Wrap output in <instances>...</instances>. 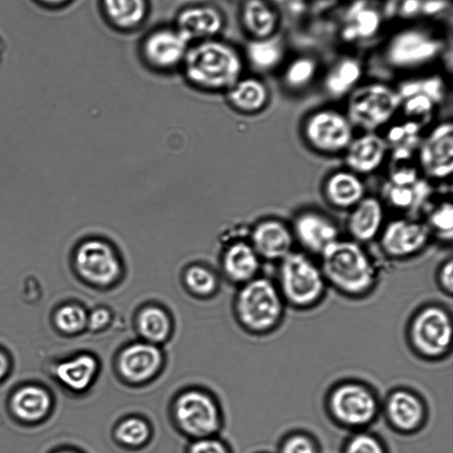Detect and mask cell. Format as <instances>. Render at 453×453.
<instances>
[{
    "mask_svg": "<svg viewBox=\"0 0 453 453\" xmlns=\"http://www.w3.org/2000/svg\"><path fill=\"white\" fill-rule=\"evenodd\" d=\"M343 453H386V450L375 435L357 431L345 443Z\"/></svg>",
    "mask_w": 453,
    "mask_h": 453,
    "instance_id": "ab89813d",
    "label": "cell"
},
{
    "mask_svg": "<svg viewBox=\"0 0 453 453\" xmlns=\"http://www.w3.org/2000/svg\"><path fill=\"white\" fill-rule=\"evenodd\" d=\"M181 67L192 86L227 91L242 77L243 59L231 44L214 38L190 44Z\"/></svg>",
    "mask_w": 453,
    "mask_h": 453,
    "instance_id": "6da1fadb",
    "label": "cell"
},
{
    "mask_svg": "<svg viewBox=\"0 0 453 453\" xmlns=\"http://www.w3.org/2000/svg\"><path fill=\"white\" fill-rule=\"evenodd\" d=\"M245 54L249 64L255 70L267 73L283 63L285 44L278 34L263 39H250Z\"/></svg>",
    "mask_w": 453,
    "mask_h": 453,
    "instance_id": "f1b7e54d",
    "label": "cell"
},
{
    "mask_svg": "<svg viewBox=\"0 0 453 453\" xmlns=\"http://www.w3.org/2000/svg\"><path fill=\"white\" fill-rule=\"evenodd\" d=\"M189 45L175 27H161L144 38L141 51L149 66L169 71L181 66Z\"/></svg>",
    "mask_w": 453,
    "mask_h": 453,
    "instance_id": "5bb4252c",
    "label": "cell"
},
{
    "mask_svg": "<svg viewBox=\"0 0 453 453\" xmlns=\"http://www.w3.org/2000/svg\"><path fill=\"white\" fill-rule=\"evenodd\" d=\"M9 360L6 355L0 350V380L3 379L9 370Z\"/></svg>",
    "mask_w": 453,
    "mask_h": 453,
    "instance_id": "bcb514c9",
    "label": "cell"
},
{
    "mask_svg": "<svg viewBox=\"0 0 453 453\" xmlns=\"http://www.w3.org/2000/svg\"><path fill=\"white\" fill-rule=\"evenodd\" d=\"M279 291L286 304L311 309L323 299L326 282L319 265L301 252H290L280 261Z\"/></svg>",
    "mask_w": 453,
    "mask_h": 453,
    "instance_id": "5b68a950",
    "label": "cell"
},
{
    "mask_svg": "<svg viewBox=\"0 0 453 453\" xmlns=\"http://www.w3.org/2000/svg\"><path fill=\"white\" fill-rule=\"evenodd\" d=\"M444 49V40L425 25H412L393 34L384 43L382 58L395 71H412L435 61Z\"/></svg>",
    "mask_w": 453,
    "mask_h": 453,
    "instance_id": "277c9868",
    "label": "cell"
},
{
    "mask_svg": "<svg viewBox=\"0 0 453 453\" xmlns=\"http://www.w3.org/2000/svg\"><path fill=\"white\" fill-rule=\"evenodd\" d=\"M319 73L318 60L311 55H298L283 65L281 82L293 92L305 89Z\"/></svg>",
    "mask_w": 453,
    "mask_h": 453,
    "instance_id": "d6a6232c",
    "label": "cell"
},
{
    "mask_svg": "<svg viewBox=\"0 0 453 453\" xmlns=\"http://www.w3.org/2000/svg\"><path fill=\"white\" fill-rule=\"evenodd\" d=\"M10 406L13 415L19 420L37 422L50 411L51 398L43 388L29 384L12 394Z\"/></svg>",
    "mask_w": 453,
    "mask_h": 453,
    "instance_id": "4316f807",
    "label": "cell"
},
{
    "mask_svg": "<svg viewBox=\"0 0 453 453\" xmlns=\"http://www.w3.org/2000/svg\"><path fill=\"white\" fill-rule=\"evenodd\" d=\"M326 409L331 418L342 427L361 431L376 419L380 403L366 384L345 380L329 391Z\"/></svg>",
    "mask_w": 453,
    "mask_h": 453,
    "instance_id": "52a82bcc",
    "label": "cell"
},
{
    "mask_svg": "<svg viewBox=\"0 0 453 453\" xmlns=\"http://www.w3.org/2000/svg\"><path fill=\"white\" fill-rule=\"evenodd\" d=\"M136 329L142 341L157 345L169 337L172 322L165 310L149 305L137 314Z\"/></svg>",
    "mask_w": 453,
    "mask_h": 453,
    "instance_id": "1f68e13d",
    "label": "cell"
},
{
    "mask_svg": "<svg viewBox=\"0 0 453 453\" xmlns=\"http://www.w3.org/2000/svg\"><path fill=\"white\" fill-rule=\"evenodd\" d=\"M241 20L250 39H263L277 34L279 15L267 0H245Z\"/></svg>",
    "mask_w": 453,
    "mask_h": 453,
    "instance_id": "484cf974",
    "label": "cell"
},
{
    "mask_svg": "<svg viewBox=\"0 0 453 453\" xmlns=\"http://www.w3.org/2000/svg\"><path fill=\"white\" fill-rule=\"evenodd\" d=\"M230 104L237 111L253 114L261 111L268 104L267 85L257 77H241L227 91Z\"/></svg>",
    "mask_w": 453,
    "mask_h": 453,
    "instance_id": "83f0119b",
    "label": "cell"
},
{
    "mask_svg": "<svg viewBox=\"0 0 453 453\" xmlns=\"http://www.w3.org/2000/svg\"><path fill=\"white\" fill-rule=\"evenodd\" d=\"M73 263L78 275L97 287L115 283L122 273L119 256L110 243L100 239H88L74 250Z\"/></svg>",
    "mask_w": 453,
    "mask_h": 453,
    "instance_id": "30bf717a",
    "label": "cell"
},
{
    "mask_svg": "<svg viewBox=\"0 0 453 453\" xmlns=\"http://www.w3.org/2000/svg\"><path fill=\"white\" fill-rule=\"evenodd\" d=\"M285 304L275 283L265 277H256L242 285L236 296L235 313L248 331L266 334L281 322Z\"/></svg>",
    "mask_w": 453,
    "mask_h": 453,
    "instance_id": "3957f363",
    "label": "cell"
},
{
    "mask_svg": "<svg viewBox=\"0 0 453 453\" xmlns=\"http://www.w3.org/2000/svg\"><path fill=\"white\" fill-rule=\"evenodd\" d=\"M408 342L420 357L439 360L451 349L452 319L439 304H427L418 309L408 326Z\"/></svg>",
    "mask_w": 453,
    "mask_h": 453,
    "instance_id": "ba28073f",
    "label": "cell"
},
{
    "mask_svg": "<svg viewBox=\"0 0 453 453\" xmlns=\"http://www.w3.org/2000/svg\"><path fill=\"white\" fill-rule=\"evenodd\" d=\"M418 163L432 179L443 180L453 172V127L451 122L436 126L418 146Z\"/></svg>",
    "mask_w": 453,
    "mask_h": 453,
    "instance_id": "4fadbf2b",
    "label": "cell"
},
{
    "mask_svg": "<svg viewBox=\"0 0 453 453\" xmlns=\"http://www.w3.org/2000/svg\"><path fill=\"white\" fill-rule=\"evenodd\" d=\"M436 279L442 292L451 296L453 292V260L451 257L446 259L440 265Z\"/></svg>",
    "mask_w": 453,
    "mask_h": 453,
    "instance_id": "ee69618b",
    "label": "cell"
},
{
    "mask_svg": "<svg viewBox=\"0 0 453 453\" xmlns=\"http://www.w3.org/2000/svg\"><path fill=\"white\" fill-rule=\"evenodd\" d=\"M163 355L157 345L142 341L131 343L119 353L117 367L121 377L132 383L147 381L159 371Z\"/></svg>",
    "mask_w": 453,
    "mask_h": 453,
    "instance_id": "e0dca14e",
    "label": "cell"
},
{
    "mask_svg": "<svg viewBox=\"0 0 453 453\" xmlns=\"http://www.w3.org/2000/svg\"><path fill=\"white\" fill-rule=\"evenodd\" d=\"M385 418L389 426L401 434H412L419 430L426 420L423 400L407 388H395L389 392L383 405Z\"/></svg>",
    "mask_w": 453,
    "mask_h": 453,
    "instance_id": "2e32d148",
    "label": "cell"
},
{
    "mask_svg": "<svg viewBox=\"0 0 453 453\" xmlns=\"http://www.w3.org/2000/svg\"><path fill=\"white\" fill-rule=\"evenodd\" d=\"M224 27V18L214 6L190 5L176 16L175 29L189 44L216 38Z\"/></svg>",
    "mask_w": 453,
    "mask_h": 453,
    "instance_id": "ac0fdd59",
    "label": "cell"
},
{
    "mask_svg": "<svg viewBox=\"0 0 453 453\" xmlns=\"http://www.w3.org/2000/svg\"><path fill=\"white\" fill-rule=\"evenodd\" d=\"M88 312L76 303H66L54 313L53 321L57 329L65 334H75L87 326Z\"/></svg>",
    "mask_w": 453,
    "mask_h": 453,
    "instance_id": "836d02e7",
    "label": "cell"
},
{
    "mask_svg": "<svg viewBox=\"0 0 453 453\" xmlns=\"http://www.w3.org/2000/svg\"><path fill=\"white\" fill-rule=\"evenodd\" d=\"M107 20L120 30L140 26L148 13L147 0H101Z\"/></svg>",
    "mask_w": 453,
    "mask_h": 453,
    "instance_id": "f546056e",
    "label": "cell"
},
{
    "mask_svg": "<svg viewBox=\"0 0 453 453\" xmlns=\"http://www.w3.org/2000/svg\"><path fill=\"white\" fill-rule=\"evenodd\" d=\"M322 192L325 200L340 210H350L365 196L359 175L349 169L331 173L323 182Z\"/></svg>",
    "mask_w": 453,
    "mask_h": 453,
    "instance_id": "7402d4cb",
    "label": "cell"
},
{
    "mask_svg": "<svg viewBox=\"0 0 453 453\" xmlns=\"http://www.w3.org/2000/svg\"><path fill=\"white\" fill-rule=\"evenodd\" d=\"M302 134L311 150L330 156L344 153L355 136L347 115L329 108L311 112L303 122Z\"/></svg>",
    "mask_w": 453,
    "mask_h": 453,
    "instance_id": "9c48e42d",
    "label": "cell"
},
{
    "mask_svg": "<svg viewBox=\"0 0 453 453\" xmlns=\"http://www.w3.org/2000/svg\"><path fill=\"white\" fill-rule=\"evenodd\" d=\"M319 265L326 285L349 298L371 293L377 283V271L360 243L338 239L319 255Z\"/></svg>",
    "mask_w": 453,
    "mask_h": 453,
    "instance_id": "7a4b0ae2",
    "label": "cell"
},
{
    "mask_svg": "<svg viewBox=\"0 0 453 453\" xmlns=\"http://www.w3.org/2000/svg\"><path fill=\"white\" fill-rule=\"evenodd\" d=\"M381 23L378 8L365 4L352 7L343 22V37L354 41L368 39L377 34Z\"/></svg>",
    "mask_w": 453,
    "mask_h": 453,
    "instance_id": "4dcf8cb0",
    "label": "cell"
},
{
    "mask_svg": "<svg viewBox=\"0 0 453 453\" xmlns=\"http://www.w3.org/2000/svg\"><path fill=\"white\" fill-rule=\"evenodd\" d=\"M431 236L426 222L410 219H395L383 226L380 236L382 252L391 258H405L423 250Z\"/></svg>",
    "mask_w": 453,
    "mask_h": 453,
    "instance_id": "7c38bea8",
    "label": "cell"
},
{
    "mask_svg": "<svg viewBox=\"0 0 453 453\" xmlns=\"http://www.w3.org/2000/svg\"><path fill=\"white\" fill-rule=\"evenodd\" d=\"M150 434L148 423L138 417H130L119 422L115 429V436L127 446H140L147 441Z\"/></svg>",
    "mask_w": 453,
    "mask_h": 453,
    "instance_id": "d590c367",
    "label": "cell"
},
{
    "mask_svg": "<svg viewBox=\"0 0 453 453\" xmlns=\"http://www.w3.org/2000/svg\"><path fill=\"white\" fill-rule=\"evenodd\" d=\"M396 88L380 82L357 86L349 95L346 115L354 127L375 132L386 126L400 110Z\"/></svg>",
    "mask_w": 453,
    "mask_h": 453,
    "instance_id": "8992f818",
    "label": "cell"
},
{
    "mask_svg": "<svg viewBox=\"0 0 453 453\" xmlns=\"http://www.w3.org/2000/svg\"><path fill=\"white\" fill-rule=\"evenodd\" d=\"M384 209L380 200L365 196L350 209L347 228L353 241L368 242L380 234L383 228Z\"/></svg>",
    "mask_w": 453,
    "mask_h": 453,
    "instance_id": "44dd1931",
    "label": "cell"
},
{
    "mask_svg": "<svg viewBox=\"0 0 453 453\" xmlns=\"http://www.w3.org/2000/svg\"><path fill=\"white\" fill-rule=\"evenodd\" d=\"M183 280L190 293L198 296L211 295L218 285L215 274L210 269L200 265L189 266L184 273Z\"/></svg>",
    "mask_w": 453,
    "mask_h": 453,
    "instance_id": "e575fe53",
    "label": "cell"
},
{
    "mask_svg": "<svg viewBox=\"0 0 453 453\" xmlns=\"http://www.w3.org/2000/svg\"><path fill=\"white\" fill-rule=\"evenodd\" d=\"M362 76L363 65L357 58L340 57L326 69L321 81L322 88L329 97L342 98L359 86Z\"/></svg>",
    "mask_w": 453,
    "mask_h": 453,
    "instance_id": "603a6c76",
    "label": "cell"
},
{
    "mask_svg": "<svg viewBox=\"0 0 453 453\" xmlns=\"http://www.w3.org/2000/svg\"><path fill=\"white\" fill-rule=\"evenodd\" d=\"M417 184L418 181L411 185H395L388 183L385 196L389 203L396 209H411L418 201Z\"/></svg>",
    "mask_w": 453,
    "mask_h": 453,
    "instance_id": "f35d334b",
    "label": "cell"
},
{
    "mask_svg": "<svg viewBox=\"0 0 453 453\" xmlns=\"http://www.w3.org/2000/svg\"><path fill=\"white\" fill-rule=\"evenodd\" d=\"M388 150L384 137L375 132H365L354 136L344 151V160L349 170L357 174H368L379 169Z\"/></svg>",
    "mask_w": 453,
    "mask_h": 453,
    "instance_id": "ffe728a7",
    "label": "cell"
},
{
    "mask_svg": "<svg viewBox=\"0 0 453 453\" xmlns=\"http://www.w3.org/2000/svg\"><path fill=\"white\" fill-rule=\"evenodd\" d=\"M98 371L96 358L88 353H81L58 363L54 367L57 380L73 392L88 389Z\"/></svg>",
    "mask_w": 453,
    "mask_h": 453,
    "instance_id": "d4e9b609",
    "label": "cell"
},
{
    "mask_svg": "<svg viewBox=\"0 0 453 453\" xmlns=\"http://www.w3.org/2000/svg\"><path fill=\"white\" fill-rule=\"evenodd\" d=\"M294 235L285 222L266 219L258 222L250 235V244L260 258L281 260L293 251Z\"/></svg>",
    "mask_w": 453,
    "mask_h": 453,
    "instance_id": "d6986e66",
    "label": "cell"
},
{
    "mask_svg": "<svg viewBox=\"0 0 453 453\" xmlns=\"http://www.w3.org/2000/svg\"><path fill=\"white\" fill-rule=\"evenodd\" d=\"M221 263L226 278L242 285L257 277L260 257L250 242L235 241L225 249Z\"/></svg>",
    "mask_w": 453,
    "mask_h": 453,
    "instance_id": "cb8c5ba5",
    "label": "cell"
},
{
    "mask_svg": "<svg viewBox=\"0 0 453 453\" xmlns=\"http://www.w3.org/2000/svg\"><path fill=\"white\" fill-rule=\"evenodd\" d=\"M56 453H76V452L70 451V450H61V451H58Z\"/></svg>",
    "mask_w": 453,
    "mask_h": 453,
    "instance_id": "7dc6e473",
    "label": "cell"
},
{
    "mask_svg": "<svg viewBox=\"0 0 453 453\" xmlns=\"http://www.w3.org/2000/svg\"><path fill=\"white\" fill-rule=\"evenodd\" d=\"M188 453H228L225 445L217 439L203 437L196 439L190 446Z\"/></svg>",
    "mask_w": 453,
    "mask_h": 453,
    "instance_id": "7bdbcfd3",
    "label": "cell"
},
{
    "mask_svg": "<svg viewBox=\"0 0 453 453\" xmlns=\"http://www.w3.org/2000/svg\"><path fill=\"white\" fill-rule=\"evenodd\" d=\"M39 6L49 9H62L70 4L73 0H33Z\"/></svg>",
    "mask_w": 453,
    "mask_h": 453,
    "instance_id": "f6af8a7d",
    "label": "cell"
},
{
    "mask_svg": "<svg viewBox=\"0 0 453 453\" xmlns=\"http://www.w3.org/2000/svg\"><path fill=\"white\" fill-rule=\"evenodd\" d=\"M280 453H319L316 441L307 434L296 432L281 442Z\"/></svg>",
    "mask_w": 453,
    "mask_h": 453,
    "instance_id": "60d3db41",
    "label": "cell"
},
{
    "mask_svg": "<svg viewBox=\"0 0 453 453\" xmlns=\"http://www.w3.org/2000/svg\"><path fill=\"white\" fill-rule=\"evenodd\" d=\"M421 125L407 120L402 125L393 127L385 138L388 146L392 145L395 149L412 150V148L419 145V133Z\"/></svg>",
    "mask_w": 453,
    "mask_h": 453,
    "instance_id": "74e56055",
    "label": "cell"
},
{
    "mask_svg": "<svg viewBox=\"0 0 453 453\" xmlns=\"http://www.w3.org/2000/svg\"><path fill=\"white\" fill-rule=\"evenodd\" d=\"M111 321V311L107 308L97 307L88 313L86 328L97 332L107 327Z\"/></svg>",
    "mask_w": 453,
    "mask_h": 453,
    "instance_id": "b9f144b4",
    "label": "cell"
},
{
    "mask_svg": "<svg viewBox=\"0 0 453 453\" xmlns=\"http://www.w3.org/2000/svg\"><path fill=\"white\" fill-rule=\"evenodd\" d=\"M178 426L194 438L209 437L220 427V412L207 393L189 389L180 394L173 408Z\"/></svg>",
    "mask_w": 453,
    "mask_h": 453,
    "instance_id": "8fae6325",
    "label": "cell"
},
{
    "mask_svg": "<svg viewBox=\"0 0 453 453\" xmlns=\"http://www.w3.org/2000/svg\"><path fill=\"white\" fill-rule=\"evenodd\" d=\"M290 227L294 239L312 254L320 255L329 244L339 239V229L334 221L316 210H303L297 213Z\"/></svg>",
    "mask_w": 453,
    "mask_h": 453,
    "instance_id": "9a60e30c",
    "label": "cell"
},
{
    "mask_svg": "<svg viewBox=\"0 0 453 453\" xmlns=\"http://www.w3.org/2000/svg\"><path fill=\"white\" fill-rule=\"evenodd\" d=\"M431 234L444 240H451L453 235V206L450 202H441L434 206L426 221Z\"/></svg>",
    "mask_w": 453,
    "mask_h": 453,
    "instance_id": "8d00e7d4",
    "label": "cell"
}]
</instances>
